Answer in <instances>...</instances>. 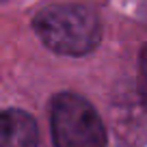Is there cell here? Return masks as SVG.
<instances>
[{"mask_svg":"<svg viewBox=\"0 0 147 147\" xmlns=\"http://www.w3.org/2000/svg\"><path fill=\"white\" fill-rule=\"evenodd\" d=\"M37 121L20 108H0V147H37Z\"/></svg>","mask_w":147,"mask_h":147,"instance_id":"3","label":"cell"},{"mask_svg":"<svg viewBox=\"0 0 147 147\" xmlns=\"http://www.w3.org/2000/svg\"><path fill=\"white\" fill-rule=\"evenodd\" d=\"M136 82H138V93L141 100L147 106V46L138 54V74H136Z\"/></svg>","mask_w":147,"mask_h":147,"instance_id":"4","label":"cell"},{"mask_svg":"<svg viewBox=\"0 0 147 147\" xmlns=\"http://www.w3.org/2000/svg\"><path fill=\"white\" fill-rule=\"evenodd\" d=\"M50 130L56 147H106L100 113L76 93H59L50 106Z\"/></svg>","mask_w":147,"mask_h":147,"instance_id":"2","label":"cell"},{"mask_svg":"<svg viewBox=\"0 0 147 147\" xmlns=\"http://www.w3.org/2000/svg\"><path fill=\"white\" fill-rule=\"evenodd\" d=\"M32 28L48 50L63 56H84L102 39L100 18L82 5L43 7L32 20Z\"/></svg>","mask_w":147,"mask_h":147,"instance_id":"1","label":"cell"}]
</instances>
